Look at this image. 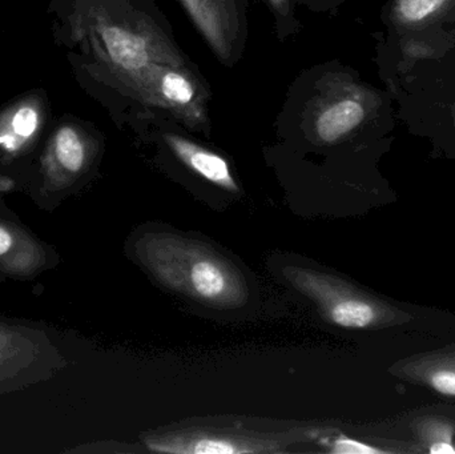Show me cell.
I'll return each mask as SVG.
<instances>
[{"mask_svg": "<svg viewBox=\"0 0 455 454\" xmlns=\"http://www.w3.org/2000/svg\"><path fill=\"white\" fill-rule=\"evenodd\" d=\"M139 255L163 284L207 306L233 308L245 303L248 290L240 272L205 245L154 234L141 240Z\"/></svg>", "mask_w": 455, "mask_h": 454, "instance_id": "6da1fadb", "label": "cell"}, {"mask_svg": "<svg viewBox=\"0 0 455 454\" xmlns=\"http://www.w3.org/2000/svg\"><path fill=\"white\" fill-rule=\"evenodd\" d=\"M286 272L291 285L315 301L323 316L337 327L366 330L384 320L385 311L379 304L334 277L305 268Z\"/></svg>", "mask_w": 455, "mask_h": 454, "instance_id": "7a4b0ae2", "label": "cell"}, {"mask_svg": "<svg viewBox=\"0 0 455 454\" xmlns=\"http://www.w3.org/2000/svg\"><path fill=\"white\" fill-rule=\"evenodd\" d=\"M173 154L197 175L226 191L237 192L238 187L224 157L210 149L203 148L178 135L165 136Z\"/></svg>", "mask_w": 455, "mask_h": 454, "instance_id": "3957f363", "label": "cell"}, {"mask_svg": "<svg viewBox=\"0 0 455 454\" xmlns=\"http://www.w3.org/2000/svg\"><path fill=\"white\" fill-rule=\"evenodd\" d=\"M200 31L220 56L230 52L232 16L228 0H181Z\"/></svg>", "mask_w": 455, "mask_h": 454, "instance_id": "277c9868", "label": "cell"}, {"mask_svg": "<svg viewBox=\"0 0 455 454\" xmlns=\"http://www.w3.org/2000/svg\"><path fill=\"white\" fill-rule=\"evenodd\" d=\"M368 116V109L360 98L347 96L329 104L315 122L318 138L323 143H336L360 127Z\"/></svg>", "mask_w": 455, "mask_h": 454, "instance_id": "5b68a950", "label": "cell"}, {"mask_svg": "<svg viewBox=\"0 0 455 454\" xmlns=\"http://www.w3.org/2000/svg\"><path fill=\"white\" fill-rule=\"evenodd\" d=\"M147 445L149 450L162 453L235 454L259 452V450L249 447L246 442H237L229 437L216 436V434H195V436L188 437L154 440Z\"/></svg>", "mask_w": 455, "mask_h": 454, "instance_id": "8992f818", "label": "cell"}, {"mask_svg": "<svg viewBox=\"0 0 455 454\" xmlns=\"http://www.w3.org/2000/svg\"><path fill=\"white\" fill-rule=\"evenodd\" d=\"M108 55L116 66L135 71L149 61L148 44L143 37L122 27L109 26L101 31Z\"/></svg>", "mask_w": 455, "mask_h": 454, "instance_id": "52a82bcc", "label": "cell"}, {"mask_svg": "<svg viewBox=\"0 0 455 454\" xmlns=\"http://www.w3.org/2000/svg\"><path fill=\"white\" fill-rule=\"evenodd\" d=\"M455 0H395L392 20L400 28H417L451 12Z\"/></svg>", "mask_w": 455, "mask_h": 454, "instance_id": "ba28073f", "label": "cell"}, {"mask_svg": "<svg viewBox=\"0 0 455 454\" xmlns=\"http://www.w3.org/2000/svg\"><path fill=\"white\" fill-rule=\"evenodd\" d=\"M55 152L59 163L69 172H79L85 162V147L79 133L71 127L58 131Z\"/></svg>", "mask_w": 455, "mask_h": 454, "instance_id": "9c48e42d", "label": "cell"}, {"mask_svg": "<svg viewBox=\"0 0 455 454\" xmlns=\"http://www.w3.org/2000/svg\"><path fill=\"white\" fill-rule=\"evenodd\" d=\"M159 92L163 100L176 108L192 106L196 99L194 83L175 71H167L160 76Z\"/></svg>", "mask_w": 455, "mask_h": 454, "instance_id": "30bf717a", "label": "cell"}, {"mask_svg": "<svg viewBox=\"0 0 455 454\" xmlns=\"http://www.w3.org/2000/svg\"><path fill=\"white\" fill-rule=\"evenodd\" d=\"M40 124V115L32 106H21L11 116L8 128L12 135L0 139V144L8 151L18 148L19 140L31 138Z\"/></svg>", "mask_w": 455, "mask_h": 454, "instance_id": "8fae6325", "label": "cell"}, {"mask_svg": "<svg viewBox=\"0 0 455 454\" xmlns=\"http://www.w3.org/2000/svg\"><path fill=\"white\" fill-rule=\"evenodd\" d=\"M425 440L433 454H455L453 429L443 423H429L422 429Z\"/></svg>", "mask_w": 455, "mask_h": 454, "instance_id": "7c38bea8", "label": "cell"}, {"mask_svg": "<svg viewBox=\"0 0 455 454\" xmlns=\"http://www.w3.org/2000/svg\"><path fill=\"white\" fill-rule=\"evenodd\" d=\"M425 381L438 394L455 397V364L441 362L435 365L427 372Z\"/></svg>", "mask_w": 455, "mask_h": 454, "instance_id": "4fadbf2b", "label": "cell"}, {"mask_svg": "<svg viewBox=\"0 0 455 454\" xmlns=\"http://www.w3.org/2000/svg\"><path fill=\"white\" fill-rule=\"evenodd\" d=\"M331 453L337 454H381L387 453V450L379 448L371 447L365 442H357V440L349 439V437H339L334 440L331 444Z\"/></svg>", "mask_w": 455, "mask_h": 454, "instance_id": "5bb4252c", "label": "cell"}, {"mask_svg": "<svg viewBox=\"0 0 455 454\" xmlns=\"http://www.w3.org/2000/svg\"><path fill=\"white\" fill-rule=\"evenodd\" d=\"M11 245H12V236L4 228H0V256L4 255Z\"/></svg>", "mask_w": 455, "mask_h": 454, "instance_id": "9a60e30c", "label": "cell"}, {"mask_svg": "<svg viewBox=\"0 0 455 454\" xmlns=\"http://www.w3.org/2000/svg\"><path fill=\"white\" fill-rule=\"evenodd\" d=\"M269 2L277 12L285 13L288 11L289 0H269Z\"/></svg>", "mask_w": 455, "mask_h": 454, "instance_id": "2e32d148", "label": "cell"}]
</instances>
